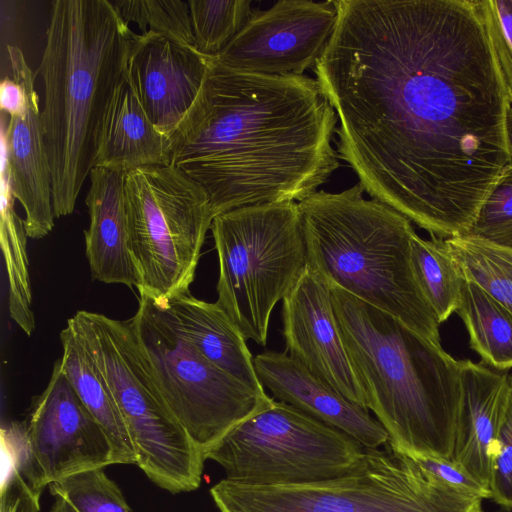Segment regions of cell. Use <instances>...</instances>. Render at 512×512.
Returning a JSON list of instances; mask_svg holds the SVG:
<instances>
[{
  "mask_svg": "<svg viewBox=\"0 0 512 512\" xmlns=\"http://www.w3.org/2000/svg\"><path fill=\"white\" fill-rule=\"evenodd\" d=\"M313 67L337 150L372 199L464 235L503 169L510 106L476 0H337Z\"/></svg>",
  "mask_w": 512,
  "mask_h": 512,
  "instance_id": "cell-1",
  "label": "cell"
},
{
  "mask_svg": "<svg viewBox=\"0 0 512 512\" xmlns=\"http://www.w3.org/2000/svg\"><path fill=\"white\" fill-rule=\"evenodd\" d=\"M337 122L316 79L238 70L210 57L202 89L170 139L172 165L204 189L214 218L299 203L339 167Z\"/></svg>",
  "mask_w": 512,
  "mask_h": 512,
  "instance_id": "cell-2",
  "label": "cell"
},
{
  "mask_svg": "<svg viewBox=\"0 0 512 512\" xmlns=\"http://www.w3.org/2000/svg\"><path fill=\"white\" fill-rule=\"evenodd\" d=\"M135 34L110 0L51 3L37 72L44 84L41 122L57 218L74 211L82 185L95 167Z\"/></svg>",
  "mask_w": 512,
  "mask_h": 512,
  "instance_id": "cell-3",
  "label": "cell"
},
{
  "mask_svg": "<svg viewBox=\"0 0 512 512\" xmlns=\"http://www.w3.org/2000/svg\"><path fill=\"white\" fill-rule=\"evenodd\" d=\"M340 335L389 445L412 457L452 458L459 360L392 315L330 286Z\"/></svg>",
  "mask_w": 512,
  "mask_h": 512,
  "instance_id": "cell-4",
  "label": "cell"
},
{
  "mask_svg": "<svg viewBox=\"0 0 512 512\" xmlns=\"http://www.w3.org/2000/svg\"><path fill=\"white\" fill-rule=\"evenodd\" d=\"M363 193L358 183L298 203L308 270L441 346L440 323L411 266V221Z\"/></svg>",
  "mask_w": 512,
  "mask_h": 512,
  "instance_id": "cell-5",
  "label": "cell"
},
{
  "mask_svg": "<svg viewBox=\"0 0 512 512\" xmlns=\"http://www.w3.org/2000/svg\"><path fill=\"white\" fill-rule=\"evenodd\" d=\"M70 319L115 398L133 444L135 465L172 494L196 490L202 480L203 451L163 399L131 319L85 310Z\"/></svg>",
  "mask_w": 512,
  "mask_h": 512,
  "instance_id": "cell-6",
  "label": "cell"
},
{
  "mask_svg": "<svg viewBox=\"0 0 512 512\" xmlns=\"http://www.w3.org/2000/svg\"><path fill=\"white\" fill-rule=\"evenodd\" d=\"M220 512H482L483 499L437 482L393 448L366 449L349 473L293 485L223 479L210 489Z\"/></svg>",
  "mask_w": 512,
  "mask_h": 512,
  "instance_id": "cell-7",
  "label": "cell"
},
{
  "mask_svg": "<svg viewBox=\"0 0 512 512\" xmlns=\"http://www.w3.org/2000/svg\"><path fill=\"white\" fill-rule=\"evenodd\" d=\"M210 229L219 262L216 302L246 340L265 345L273 308L307 267L299 204L230 210L217 215Z\"/></svg>",
  "mask_w": 512,
  "mask_h": 512,
  "instance_id": "cell-8",
  "label": "cell"
},
{
  "mask_svg": "<svg viewBox=\"0 0 512 512\" xmlns=\"http://www.w3.org/2000/svg\"><path fill=\"white\" fill-rule=\"evenodd\" d=\"M124 188L139 294L162 301L189 292L214 219L206 192L174 165L128 171Z\"/></svg>",
  "mask_w": 512,
  "mask_h": 512,
  "instance_id": "cell-9",
  "label": "cell"
},
{
  "mask_svg": "<svg viewBox=\"0 0 512 512\" xmlns=\"http://www.w3.org/2000/svg\"><path fill=\"white\" fill-rule=\"evenodd\" d=\"M364 448L348 434L281 402L233 427L203 452L226 479L249 485H293L352 471Z\"/></svg>",
  "mask_w": 512,
  "mask_h": 512,
  "instance_id": "cell-10",
  "label": "cell"
},
{
  "mask_svg": "<svg viewBox=\"0 0 512 512\" xmlns=\"http://www.w3.org/2000/svg\"><path fill=\"white\" fill-rule=\"evenodd\" d=\"M131 322L163 399L203 452L274 401L209 362L152 297L139 294Z\"/></svg>",
  "mask_w": 512,
  "mask_h": 512,
  "instance_id": "cell-11",
  "label": "cell"
},
{
  "mask_svg": "<svg viewBox=\"0 0 512 512\" xmlns=\"http://www.w3.org/2000/svg\"><path fill=\"white\" fill-rule=\"evenodd\" d=\"M21 438L19 470L39 493L67 476L114 464L108 437L76 393L59 359L46 388L32 401Z\"/></svg>",
  "mask_w": 512,
  "mask_h": 512,
  "instance_id": "cell-12",
  "label": "cell"
},
{
  "mask_svg": "<svg viewBox=\"0 0 512 512\" xmlns=\"http://www.w3.org/2000/svg\"><path fill=\"white\" fill-rule=\"evenodd\" d=\"M337 19L334 1L279 0L267 10H255L230 43L212 57L253 73L303 75L324 53Z\"/></svg>",
  "mask_w": 512,
  "mask_h": 512,
  "instance_id": "cell-13",
  "label": "cell"
},
{
  "mask_svg": "<svg viewBox=\"0 0 512 512\" xmlns=\"http://www.w3.org/2000/svg\"><path fill=\"white\" fill-rule=\"evenodd\" d=\"M210 56L162 36L135 34L126 76L146 115L165 136L174 135L204 84Z\"/></svg>",
  "mask_w": 512,
  "mask_h": 512,
  "instance_id": "cell-14",
  "label": "cell"
},
{
  "mask_svg": "<svg viewBox=\"0 0 512 512\" xmlns=\"http://www.w3.org/2000/svg\"><path fill=\"white\" fill-rule=\"evenodd\" d=\"M286 351L340 394L367 409L342 341L330 286L306 267L282 300Z\"/></svg>",
  "mask_w": 512,
  "mask_h": 512,
  "instance_id": "cell-15",
  "label": "cell"
},
{
  "mask_svg": "<svg viewBox=\"0 0 512 512\" xmlns=\"http://www.w3.org/2000/svg\"><path fill=\"white\" fill-rule=\"evenodd\" d=\"M257 377L278 401L348 434L366 449L389 436L369 410L346 398L287 353L264 351L253 358Z\"/></svg>",
  "mask_w": 512,
  "mask_h": 512,
  "instance_id": "cell-16",
  "label": "cell"
},
{
  "mask_svg": "<svg viewBox=\"0 0 512 512\" xmlns=\"http://www.w3.org/2000/svg\"><path fill=\"white\" fill-rule=\"evenodd\" d=\"M460 401L452 459L490 489L491 454L504 413L509 374L459 360Z\"/></svg>",
  "mask_w": 512,
  "mask_h": 512,
  "instance_id": "cell-17",
  "label": "cell"
},
{
  "mask_svg": "<svg viewBox=\"0 0 512 512\" xmlns=\"http://www.w3.org/2000/svg\"><path fill=\"white\" fill-rule=\"evenodd\" d=\"M6 172L14 199L25 211L28 237L39 239L54 226L52 173L44 141L39 96L30 93L22 115L10 116L6 129Z\"/></svg>",
  "mask_w": 512,
  "mask_h": 512,
  "instance_id": "cell-18",
  "label": "cell"
},
{
  "mask_svg": "<svg viewBox=\"0 0 512 512\" xmlns=\"http://www.w3.org/2000/svg\"><path fill=\"white\" fill-rule=\"evenodd\" d=\"M89 177L85 203L90 223L85 230V251L92 278L137 287L138 275L129 249L125 172L94 167Z\"/></svg>",
  "mask_w": 512,
  "mask_h": 512,
  "instance_id": "cell-19",
  "label": "cell"
},
{
  "mask_svg": "<svg viewBox=\"0 0 512 512\" xmlns=\"http://www.w3.org/2000/svg\"><path fill=\"white\" fill-rule=\"evenodd\" d=\"M156 301L171 326L209 362L265 393L245 337L217 302L199 300L190 292Z\"/></svg>",
  "mask_w": 512,
  "mask_h": 512,
  "instance_id": "cell-20",
  "label": "cell"
},
{
  "mask_svg": "<svg viewBox=\"0 0 512 512\" xmlns=\"http://www.w3.org/2000/svg\"><path fill=\"white\" fill-rule=\"evenodd\" d=\"M172 165V145L150 121L127 76L111 104L95 167L128 172Z\"/></svg>",
  "mask_w": 512,
  "mask_h": 512,
  "instance_id": "cell-21",
  "label": "cell"
},
{
  "mask_svg": "<svg viewBox=\"0 0 512 512\" xmlns=\"http://www.w3.org/2000/svg\"><path fill=\"white\" fill-rule=\"evenodd\" d=\"M60 340L61 368L108 437L114 464H136L133 444L115 398L70 318Z\"/></svg>",
  "mask_w": 512,
  "mask_h": 512,
  "instance_id": "cell-22",
  "label": "cell"
},
{
  "mask_svg": "<svg viewBox=\"0 0 512 512\" xmlns=\"http://www.w3.org/2000/svg\"><path fill=\"white\" fill-rule=\"evenodd\" d=\"M456 313L465 324L471 349L483 364L503 372L512 368L511 311L463 276Z\"/></svg>",
  "mask_w": 512,
  "mask_h": 512,
  "instance_id": "cell-23",
  "label": "cell"
},
{
  "mask_svg": "<svg viewBox=\"0 0 512 512\" xmlns=\"http://www.w3.org/2000/svg\"><path fill=\"white\" fill-rule=\"evenodd\" d=\"M411 266L417 285L441 324L456 312L463 275L445 239L411 238Z\"/></svg>",
  "mask_w": 512,
  "mask_h": 512,
  "instance_id": "cell-24",
  "label": "cell"
},
{
  "mask_svg": "<svg viewBox=\"0 0 512 512\" xmlns=\"http://www.w3.org/2000/svg\"><path fill=\"white\" fill-rule=\"evenodd\" d=\"M9 181L2 178L1 247L9 280V311L12 319L31 335L35 320L31 309L32 294L26 251L24 220L13 209Z\"/></svg>",
  "mask_w": 512,
  "mask_h": 512,
  "instance_id": "cell-25",
  "label": "cell"
},
{
  "mask_svg": "<svg viewBox=\"0 0 512 512\" xmlns=\"http://www.w3.org/2000/svg\"><path fill=\"white\" fill-rule=\"evenodd\" d=\"M445 242L463 276L512 312V249L466 235Z\"/></svg>",
  "mask_w": 512,
  "mask_h": 512,
  "instance_id": "cell-26",
  "label": "cell"
},
{
  "mask_svg": "<svg viewBox=\"0 0 512 512\" xmlns=\"http://www.w3.org/2000/svg\"><path fill=\"white\" fill-rule=\"evenodd\" d=\"M50 512H131L118 484L105 468L82 471L49 486Z\"/></svg>",
  "mask_w": 512,
  "mask_h": 512,
  "instance_id": "cell-27",
  "label": "cell"
},
{
  "mask_svg": "<svg viewBox=\"0 0 512 512\" xmlns=\"http://www.w3.org/2000/svg\"><path fill=\"white\" fill-rule=\"evenodd\" d=\"M195 49L218 55L253 15L251 0H189Z\"/></svg>",
  "mask_w": 512,
  "mask_h": 512,
  "instance_id": "cell-28",
  "label": "cell"
},
{
  "mask_svg": "<svg viewBox=\"0 0 512 512\" xmlns=\"http://www.w3.org/2000/svg\"><path fill=\"white\" fill-rule=\"evenodd\" d=\"M121 19L134 22L141 34L153 33L178 44L194 47L188 1L110 0Z\"/></svg>",
  "mask_w": 512,
  "mask_h": 512,
  "instance_id": "cell-29",
  "label": "cell"
},
{
  "mask_svg": "<svg viewBox=\"0 0 512 512\" xmlns=\"http://www.w3.org/2000/svg\"><path fill=\"white\" fill-rule=\"evenodd\" d=\"M464 235L512 249V163L503 169Z\"/></svg>",
  "mask_w": 512,
  "mask_h": 512,
  "instance_id": "cell-30",
  "label": "cell"
},
{
  "mask_svg": "<svg viewBox=\"0 0 512 512\" xmlns=\"http://www.w3.org/2000/svg\"><path fill=\"white\" fill-rule=\"evenodd\" d=\"M512 106V0H476Z\"/></svg>",
  "mask_w": 512,
  "mask_h": 512,
  "instance_id": "cell-31",
  "label": "cell"
},
{
  "mask_svg": "<svg viewBox=\"0 0 512 512\" xmlns=\"http://www.w3.org/2000/svg\"><path fill=\"white\" fill-rule=\"evenodd\" d=\"M491 499L499 506L512 509V375H509L507 402L491 454Z\"/></svg>",
  "mask_w": 512,
  "mask_h": 512,
  "instance_id": "cell-32",
  "label": "cell"
},
{
  "mask_svg": "<svg viewBox=\"0 0 512 512\" xmlns=\"http://www.w3.org/2000/svg\"><path fill=\"white\" fill-rule=\"evenodd\" d=\"M437 482L481 499L491 498L490 489L474 478L452 458L413 457Z\"/></svg>",
  "mask_w": 512,
  "mask_h": 512,
  "instance_id": "cell-33",
  "label": "cell"
},
{
  "mask_svg": "<svg viewBox=\"0 0 512 512\" xmlns=\"http://www.w3.org/2000/svg\"><path fill=\"white\" fill-rule=\"evenodd\" d=\"M0 492V512H39L41 493L35 491L19 470L18 461L6 465Z\"/></svg>",
  "mask_w": 512,
  "mask_h": 512,
  "instance_id": "cell-34",
  "label": "cell"
},
{
  "mask_svg": "<svg viewBox=\"0 0 512 512\" xmlns=\"http://www.w3.org/2000/svg\"><path fill=\"white\" fill-rule=\"evenodd\" d=\"M505 133H506L507 148H508L510 160L512 163V106L511 105L508 107L507 113H506Z\"/></svg>",
  "mask_w": 512,
  "mask_h": 512,
  "instance_id": "cell-35",
  "label": "cell"
}]
</instances>
